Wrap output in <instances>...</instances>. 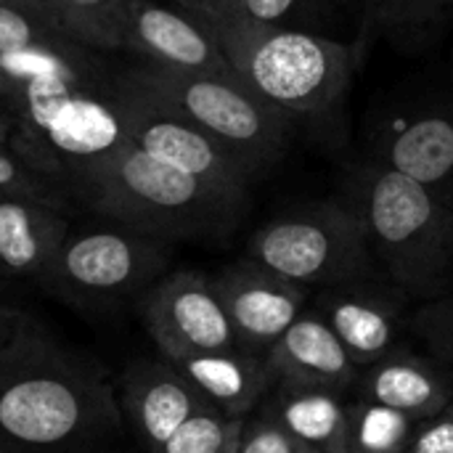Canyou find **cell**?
I'll return each mask as SVG.
<instances>
[{
	"label": "cell",
	"mask_w": 453,
	"mask_h": 453,
	"mask_svg": "<svg viewBox=\"0 0 453 453\" xmlns=\"http://www.w3.org/2000/svg\"><path fill=\"white\" fill-rule=\"evenodd\" d=\"M210 35L234 74L265 104L295 117H332L356 80L353 48L292 27H263L236 16Z\"/></svg>",
	"instance_id": "cell-3"
},
{
	"label": "cell",
	"mask_w": 453,
	"mask_h": 453,
	"mask_svg": "<svg viewBox=\"0 0 453 453\" xmlns=\"http://www.w3.org/2000/svg\"><path fill=\"white\" fill-rule=\"evenodd\" d=\"M24 53H50L58 58H69V40L50 29L48 24L0 5V58L3 56H24Z\"/></svg>",
	"instance_id": "cell-24"
},
{
	"label": "cell",
	"mask_w": 453,
	"mask_h": 453,
	"mask_svg": "<svg viewBox=\"0 0 453 453\" xmlns=\"http://www.w3.org/2000/svg\"><path fill=\"white\" fill-rule=\"evenodd\" d=\"M0 196L40 202L64 212L72 202V196L56 180L40 173L16 149H5V146H0Z\"/></svg>",
	"instance_id": "cell-23"
},
{
	"label": "cell",
	"mask_w": 453,
	"mask_h": 453,
	"mask_svg": "<svg viewBox=\"0 0 453 453\" xmlns=\"http://www.w3.org/2000/svg\"><path fill=\"white\" fill-rule=\"evenodd\" d=\"M358 401L380 403L406 414L414 422H425L453 403L449 377L427 358L393 350L358 374Z\"/></svg>",
	"instance_id": "cell-16"
},
{
	"label": "cell",
	"mask_w": 453,
	"mask_h": 453,
	"mask_svg": "<svg viewBox=\"0 0 453 453\" xmlns=\"http://www.w3.org/2000/svg\"><path fill=\"white\" fill-rule=\"evenodd\" d=\"M0 146L13 149V146H11V122L3 119V117H0Z\"/></svg>",
	"instance_id": "cell-34"
},
{
	"label": "cell",
	"mask_w": 453,
	"mask_h": 453,
	"mask_svg": "<svg viewBox=\"0 0 453 453\" xmlns=\"http://www.w3.org/2000/svg\"><path fill=\"white\" fill-rule=\"evenodd\" d=\"M311 0H242L239 16L263 27H287Z\"/></svg>",
	"instance_id": "cell-30"
},
{
	"label": "cell",
	"mask_w": 453,
	"mask_h": 453,
	"mask_svg": "<svg viewBox=\"0 0 453 453\" xmlns=\"http://www.w3.org/2000/svg\"><path fill=\"white\" fill-rule=\"evenodd\" d=\"M403 3L406 0H364L361 13H358L356 42L350 45L353 48L356 66H364L366 64V56H369V50L374 48V42H377V37L382 32H393L395 19H398Z\"/></svg>",
	"instance_id": "cell-26"
},
{
	"label": "cell",
	"mask_w": 453,
	"mask_h": 453,
	"mask_svg": "<svg viewBox=\"0 0 453 453\" xmlns=\"http://www.w3.org/2000/svg\"><path fill=\"white\" fill-rule=\"evenodd\" d=\"M242 427L244 419L204 409L167 441L162 453H239Z\"/></svg>",
	"instance_id": "cell-22"
},
{
	"label": "cell",
	"mask_w": 453,
	"mask_h": 453,
	"mask_svg": "<svg viewBox=\"0 0 453 453\" xmlns=\"http://www.w3.org/2000/svg\"><path fill=\"white\" fill-rule=\"evenodd\" d=\"M66 231L69 218L64 210L0 196V279H29L40 287Z\"/></svg>",
	"instance_id": "cell-17"
},
{
	"label": "cell",
	"mask_w": 453,
	"mask_h": 453,
	"mask_svg": "<svg viewBox=\"0 0 453 453\" xmlns=\"http://www.w3.org/2000/svg\"><path fill=\"white\" fill-rule=\"evenodd\" d=\"M21 319H24V311L21 308H16L11 300H5L3 295H0V348L8 342V337L16 332V326L21 324Z\"/></svg>",
	"instance_id": "cell-33"
},
{
	"label": "cell",
	"mask_w": 453,
	"mask_h": 453,
	"mask_svg": "<svg viewBox=\"0 0 453 453\" xmlns=\"http://www.w3.org/2000/svg\"><path fill=\"white\" fill-rule=\"evenodd\" d=\"M453 13V0H406L393 32L403 35H422L443 24Z\"/></svg>",
	"instance_id": "cell-28"
},
{
	"label": "cell",
	"mask_w": 453,
	"mask_h": 453,
	"mask_svg": "<svg viewBox=\"0 0 453 453\" xmlns=\"http://www.w3.org/2000/svg\"><path fill=\"white\" fill-rule=\"evenodd\" d=\"M130 80L226 146L255 178L289 146L292 117L255 96L236 74H191L149 64Z\"/></svg>",
	"instance_id": "cell-5"
},
{
	"label": "cell",
	"mask_w": 453,
	"mask_h": 453,
	"mask_svg": "<svg viewBox=\"0 0 453 453\" xmlns=\"http://www.w3.org/2000/svg\"><path fill=\"white\" fill-rule=\"evenodd\" d=\"M58 29L74 45L122 48L127 0H48Z\"/></svg>",
	"instance_id": "cell-20"
},
{
	"label": "cell",
	"mask_w": 453,
	"mask_h": 453,
	"mask_svg": "<svg viewBox=\"0 0 453 453\" xmlns=\"http://www.w3.org/2000/svg\"><path fill=\"white\" fill-rule=\"evenodd\" d=\"M313 313L337 334L361 369L395 350L401 334V300L372 287L369 279L321 289Z\"/></svg>",
	"instance_id": "cell-13"
},
{
	"label": "cell",
	"mask_w": 453,
	"mask_h": 453,
	"mask_svg": "<svg viewBox=\"0 0 453 453\" xmlns=\"http://www.w3.org/2000/svg\"><path fill=\"white\" fill-rule=\"evenodd\" d=\"M220 414L247 419L260 398L273 388L265 361L244 350L194 356L173 364Z\"/></svg>",
	"instance_id": "cell-18"
},
{
	"label": "cell",
	"mask_w": 453,
	"mask_h": 453,
	"mask_svg": "<svg viewBox=\"0 0 453 453\" xmlns=\"http://www.w3.org/2000/svg\"><path fill=\"white\" fill-rule=\"evenodd\" d=\"M109 111L122 135H127L149 157L218 191L250 199V183L255 175L247 165L130 77L117 88Z\"/></svg>",
	"instance_id": "cell-8"
},
{
	"label": "cell",
	"mask_w": 453,
	"mask_h": 453,
	"mask_svg": "<svg viewBox=\"0 0 453 453\" xmlns=\"http://www.w3.org/2000/svg\"><path fill=\"white\" fill-rule=\"evenodd\" d=\"M406 453H453V403L441 414L417 422Z\"/></svg>",
	"instance_id": "cell-29"
},
{
	"label": "cell",
	"mask_w": 453,
	"mask_h": 453,
	"mask_svg": "<svg viewBox=\"0 0 453 453\" xmlns=\"http://www.w3.org/2000/svg\"><path fill=\"white\" fill-rule=\"evenodd\" d=\"M56 180L93 215L170 244L223 239L247 210V199L149 157L127 135L98 154L66 162Z\"/></svg>",
	"instance_id": "cell-2"
},
{
	"label": "cell",
	"mask_w": 453,
	"mask_h": 453,
	"mask_svg": "<svg viewBox=\"0 0 453 453\" xmlns=\"http://www.w3.org/2000/svg\"><path fill=\"white\" fill-rule=\"evenodd\" d=\"M239 453H319L313 451L308 443L295 438L279 419H273L268 411L244 419L242 427V441H239Z\"/></svg>",
	"instance_id": "cell-25"
},
{
	"label": "cell",
	"mask_w": 453,
	"mask_h": 453,
	"mask_svg": "<svg viewBox=\"0 0 453 453\" xmlns=\"http://www.w3.org/2000/svg\"><path fill=\"white\" fill-rule=\"evenodd\" d=\"M417 422L406 414L358 401L348 406V438L345 453H406Z\"/></svg>",
	"instance_id": "cell-21"
},
{
	"label": "cell",
	"mask_w": 453,
	"mask_h": 453,
	"mask_svg": "<svg viewBox=\"0 0 453 453\" xmlns=\"http://www.w3.org/2000/svg\"><path fill=\"white\" fill-rule=\"evenodd\" d=\"M419 337L446 361H453V297L430 303L414 319Z\"/></svg>",
	"instance_id": "cell-27"
},
{
	"label": "cell",
	"mask_w": 453,
	"mask_h": 453,
	"mask_svg": "<svg viewBox=\"0 0 453 453\" xmlns=\"http://www.w3.org/2000/svg\"><path fill=\"white\" fill-rule=\"evenodd\" d=\"M125 430L146 453H162L167 441L199 411L212 409L170 361L133 364L117 393Z\"/></svg>",
	"instance_id": "cell-11"
},
{
	"label": "cell",
	"mask_w": 453,
	"mask_h": 453,
	"mask_svg": "<svg viewBox=\"0 0 453 453\" xmlns=\"http://www.w3.org/2000/svg\"><path fill=\"white\" fill-rule=\"evenodd\" d=\"M374 162L438 194L453 178V119L441 111H398L377 125Z\"/></svg>",
	"instance_id": "cell-15"
},
{
	"label": "cell",
	"mask_w": 453,
	"mask_h": 453,
	"mask_svg": "<svg viewBox=\"0 0 453 453\" xmlns=\"http://www.w3.org/2000/svg\"><path fill=\"white\" fill-rule=\"evenodd\" d=\"M141 316L149 337L170 364L242 350L212 281L199 271L165 273L143 292Z\"/></svg>",
	"instance_id": "cell-9"
},
{
	"label": "cell",
	"mask_w": 453,
	"mask_h": 453,
	"mask_svg": "<svg viewBox=\"0 0 453 453\" xmlns=\"http://www.w3.org/2000/svg\"><path fill=\"white\" fill-rule=\"evenodd\" d=\"M273 401L265 409L295 438L319 453H345L348 406L340 393L324 388L273 385Z\"/></svg>",
	"instance_id": "cell-19"
},
{
	"label": "cell",
	"mask_w": 453,
	"mask_h": 453,
	"mask_svg": "<svg viewBox=\"0 0 453 453\" xmlns=\"http://www.w3.org/2000/svg\"><path fill=\"white\" fill-rule=\"evenodd\" d=\"M170 242L133 231L114 220L72 226L40 284L80 308H109L143 297L170 268Z\"/></svg>",
	"instance_id": "cell-7"
},
{
	"label": "cell",
	"mask_w": 453,
	"mask_h": 453,
	"mask_svg": "<svg viewBox=\"0 0 453 453\" xmlns=\"http://www.w3.org/2000/svg\"><path fill=\"white\" fill-rule=\"evenodd\" d=\"M345 202L361 218L374 260L388 276L430 295L453 271V210L433 188L380 165H358L348 175Z\"/></svg>",
	"instance_id": "cell-4"
},
{
	"label": "cell",
	"mask_w": 453,
	"mask_h": 453,
	"mask_svg": "<svg viewBox=\"0 0 453 453\" xmlns=\"http://www.w3.org/2000/svg\"><path fill=\"white\" fill-rule=\"evenodd\" d=\"M247 257L303 289L374 276L366 231L345 199L316 202L268 220L250 239Z\"/></svg>",
	"instance_id": "cell-6"
},
{
	"label": "cell",
	"mask_w": 453,
	"mask_h": 453,
	"mask_svg": "<svg viewBox=\"0 0 453 453\" xmlns=\"http://www.w3.org/2000/svg\"><path fill=\"white\" fill-rule=\"evenodd\" d=\"M265 369L273 385L324 388L340 395L353 388L361 374V366L313 311L300 313L279 337L265 356Z\"/></svg>",
	"instance_id": "cell-14"
},
{
	"label": "cell",
	"mask_w": 453,
	"mask_h": 453,
	"mask_svg": "<svg viewBox=\"0 0 453 453\" xmlns=\"http://www.w3.org/2000/svg\"><path fill=\"white\" fill-rule=\"evenodd\" d=\"M239 3L242 0H199V13L196 19L212 29V27H220V24H228L239 16Z\"/></svg>",
	"instance_id": "cell-31"
},
{
	"label": "cell",
	"mask_w": 453,
	"mask_h": 453,
	"mask_svg": "<svg viewBox=\"0 0 453 453\" xmlns=\"http://www.w3.org/2000/svg\"><path fill=\"white\" fill-rule=\"evenodd\" d=\"M125 433L106 369L24 313L0 348V453H119Z\"/></svg>",
	"instance_id": "cell-1"
},
{
	"label": "cell",
	"mask_w": 453,
	"mask_h": 453,
	"mask_svg": "<svg viewBox=\"0 0 453 453\" xmlns=\"http://www.w3.org/2000/svg\"><path fill=\"white\" fill-rule=\"evenodd\" d=\"M0 5H5V8H16V11H21V13L32 16V19H37V21H42V24H48L50 29L61 32V29H58V24H56L53 8H50V3H48V0H0ZM61 35H64V32H61Z\"/></svg>",
	"instance_id": "cell-32"
},
{
	"label": "cell",
	"mask_w": 453,
	"mask_h": 453,
	"mask_svg": "<svg viewBox=\"0 0 453 453\" xmlns=\"http://www.w3.org/2000/svg\"><path fill=\"white\" fill-rule=\"evenodd\" d=\"M244 353L265 361L279 337L305 313L308 292L250 257L210 279Z\"/></svg>",
	"instance_id": "cell-10"
},
{
	"label": "cell",
	"mask_w": 453,
	"mask_h": 453,
	"mask_svg": "<svg viewBox=\"0 0 453 453\" xmlns=\"http://www.w3.org/2000/svg\"><path fill=\"white\" fill-rule=\"evenodd\" d=\"M345 8H353L356 13H361V5H364V0H340Z\"/></svg>",
	"instance_id": "cell-36"
},
{
	"label": "cell",
	"mask_w": 453,
	"mask_h": 453,
	"mask_svg": "<svg viewBox=\"0 0 453 453\" xmlns=\"http://www.w3.org/2000/svg\"><path fill=\"white\" fill-rule=\"evenodd\" d=\"M125 45L151 66L191 74H234L218 40L199 19L149 0H127Z\"/></svg>",
	"instance_id": "cell-12"
},
{
	"label": "cell",
	"mask_w": 453,
	"mask_h": 453,
	"mask_svg": "<svg viewBox=\"0 0 453 453\" xmlns=\"http://www.w3.org/2000/svg\"><path fill=\"white\" fill-rule=\"evenodd\" d=\"M175 3H180V5H183L194 19H196V13H199V0H175Z\"/></svg>",
	"instance_id": "cell-35"
}]
</instances>
